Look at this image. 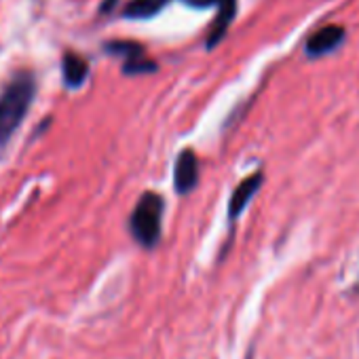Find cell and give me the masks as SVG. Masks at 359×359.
<instances>
[{
    "label": "cell",
    "instance_id": "7",
    "mask_svg": "<svg viewBox=\"0 0 359 359\" xmlns=\"http://www.w3.org/2000/svg\"><path fill=\"white\" fill-rule=\"evenodd\" d=\"M62 74H64V85L68 89H79L89 76V64L79 53L68 51L62 60Z\"/></svg>",
    "mask_w": 359,
    "mask_h": 359
},
{
    "label": "cell",
    "instance_id": "12",
    "mask_svg": "<svg viewBox=\"0 0 359 359\" xmlns=\"http://www.w3.org/2000/svg\"><path fill=\"white\" fill-rule=\"evenodd\" d=\"M116 3H118V0H104V3H102V13H110L114 7H116Z\"/></svg>",
    "mask_w": 359,
    "mask_h": 359
},
{
    "label": "cell",
    "instance_id": "10",
    "mask_svg": "<svg viewBox=\"0 0 359 359\" xmlns=\"http://www.w3.org/2000/svg\"><path fill=\"white\" fill-rule=\"evenodd\" d=\"M123 72L125 74H150V72H156V64L146 60V57H140V60H133V62H125Z\"/></svg>",
    "mask_w": 359,
    "mask_h": 359
},
{
    "label": "cell",
    "instance_id": "11",
    "mask_svg": "<svg viewBox=\"0 0 359 359\" xmlns=\"http://www.w3.org/2000/svg\"><path fill=\"white\" fill-rule=\"evenodd\" d=\"M182 3L193 9H210V7H218L222 0H182Z\"/></svg>",
    "mask_w": 359,
    "mask_h": 359
},
{
    "label": "cell",
    "instance_id": "6",
    "mask_svg": "<svg viewBox=\"0 0 359 359\" xmlns=\"http://www.w3.org/2000/svg\"><path fill=\"white\" fill-rule=\"evenodd\" d=\"M237 15V0H222L218 5V15L210 28V34H208V49H214L229 32L233 20Z\"/></svg>",
    "mask_w": 359,
    "mask_h": 359
},
{
    "label": "cell",
    "instance_id": "1",
    "mask_svg": "<svg viewBox=\"0 0 359 359\" xmlns=\"http://www.w3.org/2000/svg\"><path fill=\"white\" fill-rule=\"evenodd\" d=\"M36 95V79L32 72H18L0 93V146H5L22 127Z\"/></svg>",
    "mask_w": 359,
    "mask_h": 359
},
{
    "label": "cell",
    "instance_id": "8",
    "mask_svg": "<svg viewBox=\"0 0 359 359\" xmlns=\"http://www.w3.org/2000/svg\"><path fill=\"white\" fill-rule=\"evenodd\" d=\"M169 0H129L123 9V15L127 20H148L161 13L167 7Z\"/></svg>",
    "mask_w": 359,
    "mask_h": 359
},
{
    "label": "cell",
    "instance_id": "4",
    "mask_svg": "<svg viewBox=\"0 0 359 359\" xmlns=\"http://www.w3.org/2000/svg\"><path fill=\"white\" fill-rule=\"evenodd\" d=\"M262 173L260 171H256V173H252L250 177H245L243 182L235 189V193H233V197H231V203H229V218L231 220H237L241 214H243V210L248 208V203L252 201V197L258 193V189H260V184H262Z\"/></svg>",
    "mask_w": 359,
    "mask_h": 359
},
{
    "label": "cell",
    "instance_id": "9",
    "mask_svg": "<svg viewBox=\"0 0 359 359\" xmlns=\"http://www.w3.org/2000/svg\"><path fill=\"white\" fill-rule=\"evenodd\" d=\"M104 49L110 55L125 57V62H133V60L144 57V47L137 45V43H131V41H112V43H106Z\"/></svg>",
    "mask_w": 359,
    "mask_h": 359
},
{
    "label": "cell",
    "instance_id": "2",
    "mask_svg": "<svg viewBox=\"0 0 359 359\" xmlns=\"http://www.w3.org/2000/svg\"><path fill=\"white\" fill-rule=\"evenodd\" d=\"M163 197L156 193H144L133 208L129 218V229L133 239L144 248H154L161 239L163 222Z\"/></svg>",
    "mask_w": 359,
    "mask_h": 359
},
{
    "label": "cell",
    "instance_id": "5",
    "mask_svg": "<svg viewBox=\"0 0 359 359\" xmlns=\"http://www.w3.org/2000/svg\"><path fill=\"white\" fill-rule=\"evenodd\" d=\"M344 41V28L340 26H325L321 30H317L309 43H306V53L311 57H319V55H325L330 51H334L338 45H342Z\"/></svg>",
    "mask_w": 359,
    "mask_h": 359
},
{
    "label": "cell",
    "instance_id": "3",
    "mask_svg": "<svg viewBox=\"0 0 359 359\" xmlns=\"http://www.w3.org/2000/svg\"><path fill=\"white\" fill-rule=\"evenodd\" d=\"M199 182V161L193 150H182L175 161L173 171V184L180 195L191 193Z\"/></svg>",
    "mask_w": 359,
    "mask_h": 359
}]
</instances>
